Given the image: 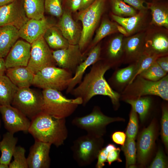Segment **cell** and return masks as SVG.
Instances as JSON below:
<instances>
[{"mask_svg":"<svg viewBox=\"0 0 168 168\" xmlns=\"http://www.w3.org/2000/svg\"><path fill=\"white\" fill-rule=\"evenodd\" d=\"M101 51L100 44H98L94 46L87 58L77 67L75 75L72 77L67 89L68 93L72 91L77 84L81 82L83 75L87 68L98 61L100 58Z\"/></svg>","mask_w":168,"mask_h":168,"instance_id":"7402d4cb","label":"cell"},{"mask_svg":"<svg viewBox=\"0 0 168 168\" xmlns=\"http://www.w3.org/2000/svg\"><path fill=\"white\" fill-rule=\"evenodd\" d=\"M124 38L123 35L119 34L113 37L109 43L107 53L111 67L118 66L124 62Z\"/></svg>","mask_w":168,"mask_h":168,"instance_id":"d4e9b609","label":"cell"},{"mask_svg":"<svg viewBox=\"0 0 168 168\" xmlns=\"http://www.w3.org/2000/svg\"><path fill=\"white\" fill-rule=\"evenodd\" d=\"M102 142L101 137L88 134L78 137L71 147L74 160L80 166L90 165L97 158Z\"/></svg>","mask_w":168,"mask_h":168,"instance_id":"5b68a950","label":"cell"},{"mask_svg":"<svg viewBox=\"0 0 168 168\" xmlns=\"http://www.w3.org/2000/svg\"><path fill=\"white\" fill-rule=\"evenodd\" d=\"M126 135L123 132H116L112 136L113 141L116 143L123 146L126 140Z\"/></svg>","mask_w":168,"mask_h":168,"instance_id":"7dc6e473","label":"cell"},{"mask_svg":"<svg viewBox=\"0 0 168 168\" xmlns=\"http://www.w3.org/2000/svg\"><path fill=\"white\" fill-rule=\"evenodd\" d=\"M111 67L107 62L94 63L79 85L72 90V94L76 97L81 98L83 105L97 95L107 96L114 105H117L120 95L112 89L104 77L105 73Z\"/></svg>","mask_w":168,"mask_h":168,"instance_id":"6da1fadb","label":"cell"},{"mask_svg":"<svg viewBox=\"0 0 168 168\" xmlns=\"http://www.w3.org/2000/svg\"><path fill=\"white\" fill-rule=\"evenodd\" d=\"M42 93L44 99L43 112L56 119H66L74 112L78 105L82 104L81 98L68 99L56 90L44 89Z\"/></svg>","mask_w":168,"mask_h":168,"instance_id":"3957f363","label":"cell"},{"mask_svg":"<svg viewBox=\"0 0 168 168\" xmlns=\"http://www.w3.org/2000/svg\"><path fill=\"white\" fill-rule=\"evenodd\" d=\"M155 138V125L152 123L140 133L137 143V158L138 162H146L154 145Z\"/></svg>","mask_w":168,"mask_h":168,"instance_id":"ffe728a7","label":"cell"},{"mask_svg":"<svg viewBox=\"0 0 168 168\" xmlns=\"http://www.w3.org/2000/svg\"><path fill=\"white\" fill-rule=\"evenodd\" d=\"M0 138H1V137H0Z\"/></svg>","mask_w":168,"mask_h":168,"instance_id":"6f0895ef","label":"cell"},{"mask_svg":"<svg viewBox=\"0 0 168 168\" xmlns=\"http://www.w3.org/2000/svg\"><path fill=\"white\" fill-rule=\"evenodd\" d=\"M52 144L35 140L27 158L29 168H49L50 165L49 152Z\"/></svg>","mask_w":168,"mask_h":168,"instance_id":"9a60e30c","label":"cell"},{"mask_svg":"<svg viewBox=\"0 0 168 168\" xmlns=\"http://www.w3.org/2000/svg\"><path fill=\"white\" fill-rule=\"evenodd\" d=\"M159 57L158 56L154 55L143 54L135 62L136 64L135 73L128 85L131 83L137 76L148 68Z\"/></svg>","mask_w":168,"mask_h":168,"instance_id":"d590c367","label":"cell"},{"mask_svg":"<svg viewBox=\"0 0 168 168\" xmlns=\"http://www.w3.org/2000/svg\"><path fill=\"white\" fill-rule=\"evenodd\" d=\"M151 28L145 31L143 54L159 57L167 55V30L163 27Z\"/></svg>","mask_w":168,"mask_h":168,"instance_id":"8fae6325","label":"cell"},{"mask_svg":"<svg viewBox=\"0 0 168 168\" xmlns=\"http://www.w3.org/2000/svg\"><path fill=\"white\" fill-rule=\"evenodd\" d=\"M71 13L64 10L57 26L70 44H78L82 30L73 19Z\"/></svg>","mask_w":168,"mask_h":168,"instance_id":"d6986e66","label":"cell"},{"mask_svg":"<svg viewBox=\"0 0 168 168\" xmlns=\"http://www.w3.org/2000/svg\"><path fill=\"white\" fill-rule=\"evenodd\" d=\"M51 24L45 17L39 20L30 19L19 30L20 37L31 44L43 36Z\"/></svg>","mask_w":168,"mask_h":168,"instance_id":"ac0fdd59","label":"cell"},{"mask_svg":"<svg viewBox=\"0 0 168 168\" xmlns=\"http://www.w3.org/2000/svg\"><path fill=\"white\" fill-rule=\"evenodd\" d=\"M120 151V150L119 148H116L115 150L109 152L107 162L109 165H110L112 162L115 161H117L119 162L122 161L119 157Z\"/></svg>","mask_w":168,"mask_h":168,"instance_id":"bcb514c9","label":"cell"},{"mask_svg":"<svg viewBox=\"0 0 168 168\" xmlns=\"http://www.w3.org/2000/svg\"><path fill=\"white\" fill-rule=\"evenodd\" d=\"M81 0H62L63 10H67L71 13L79 11Z\"/></svg>","mask_w":168,"mask_h":168,"instance_id":"ee69618b","label":"cell"},{"mask_svg":"<svg viewBox=\"0 0 168 168\" xmlns=\"http://www.w3.org/2000/svg\"><path fill=\"white\" fill-rule=\"evenodd\" d=\"M0 113L6 129L14 134L28 132L31 121L25 115L11 105H0Z\"/></svg>","mask_w":168,"mask_h":168,"instance_id":"7c38bea8","label":"cell"},{"mask_svg":"<svg viewBox=\"0 0 168 168\" xmlns=\"http://www.w3.org/2000/svg\"><path fill=\"white\" fill-rule=\"evenodd\" d=\"M121 148L125 157L126 167H133L136 160V149L134 139L127 138Z\"/></svg>","mask_w":168,"mask_h":168,"instance_id":"e575fe53","label":"cell"},{"mask_svg":"<svg viewBox=\"0 0 168 168\" xmlns=\"http://www.w3.org/2000/svg\"><path fill=\"white\" fill-rule=\"evenodd\" d=\"M147 11H139L135 15L128 17H121L113 14L111 17L115 22L126 29L129 36L141 31L146 21Z\"/></svg>","mask_w":168,"mask_h":168,"instance_id":"44dd1931","label":"cell"},{"mask_svg":"<svg viewBox=\"0 0 168 168\" xmlns=\"http://www.w3.org/2000/svg\"><path fill=\"white\" fill-rule=\"evenodd\" d=\"M30 57L27 66L34 74L45 67L56 66L52 51L43 37L31 44Z\"/></svg>","mask_w":168,"mask_h":168,"instance_id":"30bf717a","label":"cell"},{"mask_svg":"<svg viewBox=\"0 0 168 168\" xmlns=\"http://www.w3.org/2000/svg\"><path fill=\"white\" fill-rule=\"evenodd\" d=\"M29 20L22 0L0 6V26L11 25L19 30Z\"/></svg>","mask_w":168,"mask_h":168,"instance_id":"4fadbf2b","label":"cell"},{"mask_svg":"<svg viewBox=\"0 0 168 168\" xmlns=\"http://www.w3.org/2000/svg\"><path fill=\"white\" fill-rule=\"evenodd\" d=\"M31 44L25 40H18L5 59L7 68L17 66L27 67L30 57Z\"/></svg>","mask_w":168,"mask_h":168,"instance_id":"2e32d148","label":"cell"},{"mask_svg":"<svg viewBox=\"0 0 168 168\" xmlns=\"http://www.w3.org/2000/svg\"><path fill=\"white\" fill-rule=\"evenodd\" d=\"M11 105L31 120L43 112L44 99L42 92L29 87L18 88Z\"/></svg>","mask_w":168,"mask_h":168,"instance_id":"52a82bcc","label":"cell"},{"mask_svg":"<svg viewBox=\"0 0 168 168\" xmlns=\"http://www.w3.org/2000/svg\"><path fill=\"white\" fill-rule=\"evenodd\" d=\"M20 37L19 30L11 25L0 26V58L6 56Z\"/></svg>","mask_w":168,"mask_h":168,"instance_id":"cb8c5ba5","label":"cell"},{"mask_svg":"<svg viewBox=\"0 0 168 168\" xmlns=\"http://www.w3.org/2000/svg\"><path fill=\"white\" fill-rule=\"evenodd\" d=\"M18 89L6 75H0V105H11Z\"/></svg>","mask_w":168,"mask_h":168,"instance_id":"f1b7e54d","label":"cell"},{"mask_svg":"<svg viewBox=\"0 0 168 168\" xmlns=\"http://www.w3.org/2000/svg\"><path fill=\"white\" fill-rule=\"evenodd\" d=\"M161 135L162 140L167 148L168 146V111L166 107L162 110L161 120Z\"/></svg>","mask_w":168,"mask_h":168,"instance_id":"60d3db41","label":"cell"},{"mask_svg":"<svg viewBox=\"0 0 168 168\" xmlns=\"http://www.w3.org/2000/svg\"><path fill=\"white\" fill-rule=\"evenodd\" d=\"M69 71L56 66L45 67L35 74L32 85L43 89L63 90L67 88L72 77Z\"/></svg>","mask_w":168,"mask_h":168,"instance_id":"277c9868","label":"cell"},{"mask_svg":"<svg viewBox=\"0 0 168 168\" xmlns=\"http://www.w3.org/2000/svg\"><path fill=\"white\" fill-rule=\"evenodd\" d=\"M118 32L117 23L107 19H104L96 32L92 46H94L106 36Z\"/></svg>","mask_w":168,"mask_h":168,"instance_id":"4dcf8cb0","label":"cell"},{"mask_svg":"<svg viewBox=\"0 0 168 168\" xmlns=\"http://www.w3.org/2000/svg\"><path fill=\"white\" fill-rule=\"evenodd\" d=\"M145 33V31H141L124 38V63H134L143 54Z\"/></svg>","mask_w":168,"mask_h":168,"instance_id":"e0dca14e","label":"cell"},{"mask_svg":"<svg viewBox=\"0 0 168 168\" xmlns=\"http://www.w3.org/2000/svg\"><path fill=\"white\" fill-rule=\"evenodd\" d=\"M136 68V64L135 62L126 68L118 70L114 76L116 83L121 86L128 85L135 74Z\"/></svg>","mask_w":168,"mask_h":168,"instance_id":"836d02e7","label":"cell"},{"mask_svg":"<svg viewBox=\"0 0 168 168\" xmlns=\"http://www.w3.org/2000/svg\"><path fill=\"white\" fill-rule=\"evenodd\" d=\"M106 2V0H96L91 5L78 13V19L82 23L81 36L78 44L81 51L93 35L104 12Z\"/></svg>","mask_w":168,"mask_h":168,"instance_id":"8992f818","label":"cell"},{"mask_svg":"<svg viewBox=\"0 0 168 168\" xmlns=\"http://www.w3.org/2000/svg\"><path fill=\"white\" fill-rule=\"evenodd\" d=\"M96 0H81L79 11L83 10L93 3Z\"/></svg>","mask_w":168,"mask_h":168,"instance_id":"681fc988","label":"cell"},{"mask_svg":"<svg viewBox=\"0 0 168 168\" xmlns=\"http://www.w3.org/2000/svg\"><path fill=\"white\" fill-rule=\"evenodd\" d=\"M26 150L21 146H16L13 156L14 159L9 165V168H28Z\"/></svg>","mask_w":168,"mask_h":168,"instance_id":"74e56055","label":"cell"},{"mask_svg":"<svg viewBox=\"0 0 168 168\" xmlns=\"http://www.w3.org/2000/svg\"><path fill=\"white\" fill-rule=\"evenodd\" d=\"M23 6L27 17L39 20L44 16V0H22Z\"/></svg>","mask_w":168,"mask_h":168,"instance_id":"f546056e","label":"cell"},{"mask_svg":"<svg viewBox=\"0 0 168 168\" xmlns=\"http://www.w3.org/2000/svg\"><path fill=\"white\" fill-rule=\"evenodd\" d=\"M156 1H161V0H155Z\"/></svg>","mask_w":168,"mask_h":168,"instance_id":"9f6ffc18","label":"cell"},{"mask_svg":"<svg viewBox=\"0 0 168 168\" xmlns=\"http://www.w3.org/2000/svg\"><path fill=\"white\" fill-rule=\"evenodd\" d=\"M138 127L137 112L132 108L126 132L127 138L135 139L138 132Z\"/></svg>","mask_w":168,"mask_h":168,"instance_id":"ab89813d","label":"cell"},{"mask_svg":"<svg viewBox=\"0 0 168 168\" xmlns=\"http://www.w3.org/2000/svg\"><path fill=\"white\" fill-rule=\"evenodd\" d=\"M152 15L150 24L156 27L168 28V8L166 4L156 2H147Z\"/></svg>","mask_w":168,"mask_h":168,"instance_id":"484cf974","label":"cell"},{"mask_svg":"<svg viewBox=\"0 0 168 168\" xmlns=\"http://www.w3.org/2000/svg\"><path fill=\"white\" fill-rule=\"evenodd\" d=\"M124 94L137 98L146 95L159 96L163 100H168V76L166 75L161 79L153 81L137 76L124 92Z\"/></svg>","mask_w":168,"mask_h":168,"instance_id":"ba28073f","label":"cell"},{"mask_svg":"<svg viewBox=\"0 0 168 168\" xmlns=\"http://www.w3.org/2000/svg\"><path fill=\"white\" fill-rule=\"evenodd\" d=\"M117 28L118 32L123 35L124 36H128L127 32L123 26L117 23Z\"/></svg>","mask_w":168,"mask_h":168,"instance_id":"816d5d0a","label":"cell"},{"mask_svg":"<svg viewBox=\"0 0 168 168\" xmlns=\"http://www.w3.org/2000/svg\"><path fill=\"white\" fill-rule=\"evenodd\" d=\"M7 69L5 59L3 58H0V75H5Z\"/></svg>","mask_w":168,"mask_h":168,"instance_id":"f907efd6","label":"cell"},{"mask_svg":"<svg viewBox=\"0 0 168 168\" xmlns=\"http://www.w3.org/2000/svg\"><path fill=\"white\" fill-rule=\"evenodd\" d=\"M16 0H0V6L12 3Z\"/></svg>","mask_w":168,"mask_h":168,"instance_id":"f5cc1de1","label":"cell"},{"mask_svg":"<svg viewBox=\"0 0 168 168\" xmlns=\"http://www.w3.org/2000/svg\"><path fill=\"white\" fill-rule=\"evenodd\" d=\"M156 61L161 68L167 73L168 72V56L167 55L158 58Z\"/></svg>","mask_w":168,"mask_h":168,"instance_id":"c3c4849f","label":"cell"},{"mask_svg":"<svg viewBox=\"0 0 168 168\" xmlns=\"http://www.w3.org/2000/svg\"><path fill=\"white\" fill-rule=\"evenodd\" d=\"M122 120V119L119 118L105 115L97 107H95L90 114L74 118L72 123L73 125L86 131L87 134L101 137L106 125L111 123Z\"/></svg>","mask_w":168,"mask_h":168,"instance_id":"9c48e42d","label":"cell"},{"mask_svg":"<svg viewBox=\"0 0 168 168\" xmlns=\"http://www.w3.org/2000/svg\"><path fill=\"white\" fill-rule=\"evenodd\" d=\"M167 73L156 61L139 75L147 80L156 81L162 79L167 75Z\"/></svg>","mask_w":168,"mask_h":168,"instance_id":"8d00e7d4","label":"cell"},{"mask_svg":"<svg viewBox=\"0 0 168 168\" xmlns=\"http://www.w3.org/2000/svg\"><path fill=\"white\" fill-rule=\"evenodd\" d=\"M43 37L49 48L55 50L66 48L70 44L57 26L53 25L48 28Z\"/></svg>","mask_w":168,"mask_h":168,"instance_id":"83f0119b","label":"cell"},{"mask_svg":"<svg viewBox=\"0 0 168 168\" xmlns=\"http://www.w3.org/2000/svg\"><path fill=\"white\" fill-rule=\"evenodd\" d=\"M113 147L108 144L106 147L101 148L99 151L97 156V161L96 167L97 168H102L105 165V162H107V157L109 152L113 150Z\"/></svg>","mask_w":168,"mask_h":168,"instance_id":"b9f144b4","label":"cell"},{"mask_svg":"<svg viewBox=\"0 0 168 168\" xmlns=\"http://www.w3.org/2000/svg\"><path fill=\"white\" fill-rule=\"evenodd\" d=\"M167 166V164L164 154L161 149H159L149 168H165Z\"/></svg>","mask_w":168,"mask_h":168,"instance_id":"7bdbcfd3","label":"cell"},{"mask_svg":"<svg viewBox=\"0 0 168 168\" xmlns=\"http://www.w3.org/2000/svg\"><path fill=\"white\" fill-rule=\"evenodd\" d=\"M9 165L0 163V168H8Z\"/></svg>","mask_w":168,"mask_h":168,"instance_id":"db71d44e","label":"cell"},{"mask_svg":"<svg viewBox=\"0 0 168 168\" xmlns=\"http://www.w3.org/2000/svg\"><path fill=\"white\" fill-rule=\"evenodd\" d=\"M31 120L28 132L35 140L57 147L64 144L68 136L66 119H56L42 112Z\"/></svg>","mask_w":168,"mask_h":168,"instance_id":"7a4b0ae2","label":"cell"},{"mask_svg":"<svg viewBox=\"0 0 168 168\" xmlns=\"http://www.w3.org/2000/svg\"><path fill=\"white\" fill-rule=\"evenodd\" d=\"M44 8L48 13L60 17L63 12L62 0H44Z\"/></svg>","mask_w":168,"mask_h":168,"instance_id":"f35d334b","label":"cell"},{"mask_svg":"<svg viewBox=\"0 0 168 168\" xmlns=\"http://www.w3.org/2000/svg\"><path fill=\"white\" fill-rule=\"evenodd\" d=\"M126 101L139 115L142 122L144 121L151 104V100L148 97H140L136 99H127Z\"/></svg>","mask_w":168,"mask_h":168,"instance_id":"1f68e13d","label":"cell"},{"mask_svg":"<svg viewBox=\"0 0 168 168\" xmlns=\"http://www.w3.org/2000/svg\"><path fill=\"white\" fill-rule=\"evenodd\" d=\"M125 2L139 11L146 10L148 9L147 3L145 0H123Z\"/></svg>","mask_w":168,"mask_h":168,"instance_id":"f6af8a7d","label":"cell"},{"mask_svg":"<svg viewBox=\"0 0 168 168\" xmlns=\"http://www.w3.org/2000/svg\"><path fill=\"white\" fill-rule=\"evenodd\" d=\"M56 65L70 71L74 69L83 60V56L78 44H69L65 49L52 51Z\"/></svg>","mask_w":168,"mask_h":168,"instance_id":"5bb4252c","label":"cell"},{"mask_svg":"<svg viewBox=\"0 0 168 168\" xmlns=\"http://www.w3.org/2000/svg\"><path fill=\"white\" fill-rule=\"evenodd\" d=\"M14 134L7 132L3 135L0 142V163L9 165L11 162L18 140Z\"/></svg>","mask_w":168,"mask_h":168,"instance_id":"4316f807","label":"cell"},{"mask_svg":"<svg viewBox=\"0 0 168 168\" xmlns=\"http://www.w3.org/2000/svg\"><path fill=\"white\" fill-rule=\"evenodd\" d=\"M110 3L113 14L118 16L130 17L138 13L135 9L126 4L123 0H110Z\"/></svg>","mask_w":168,"mask_h":168,"instance_id":"d6a6232c","label":"cell"},{"mask_svg":"<svg viewBox=\"0 0 168 168\" xmlns=\"http://www.w3.org/2000/svg\"><path fill=\"white\" fill-rule=\"evenodd\" d=\"M1 120H0V128L1 127Z\"/></svg>","mask_w":168,"mask_h":168,"instance_id":"11a10c76","label":"cell"},{"mask_svg":"<svg viewBox=\"0 0 168 168\" xmlns=\"http://www.w3.org/2000/svg\"><path fill=\"white\" fill-rule=\"evenodd\" d=\"M6 75L18 88L28 87L33 84L34 75L25 66L7 68Z\"/></svg>","mask_w":168,"mask_h":168,"instance_id":"603a6c76","label":"cell"}]
</instances>
